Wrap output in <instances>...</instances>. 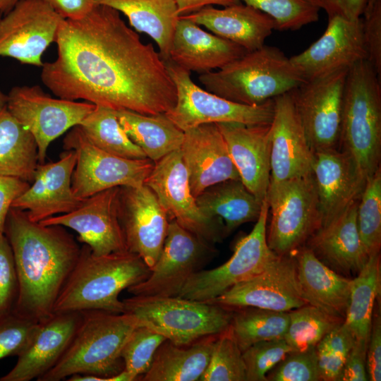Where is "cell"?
<instances>
[{"instance_id":"1","label":"cell","mask_w":381,"mask_h":381,"mask_svg":"<svg viewBox=\"0 0 381 381\" xmlns=\"http://www.w3.org/2000/svg\"><path fill=\"white\" fill-rule=\"evenodd\" d=\"M55 42L57 56L44 63L41 80L56 97L147 115L174 106L165 61L114 8L97 4L83 18L64 19Z\"/></svg>"},{"instance_id":"2","label":"cell","mask_w":381,"mask_h":381,"mask_svg":"<svg viewBox=\"0 0 381 381\" xmlns=\"http://www.w3.org/2000/svg\"><path fill=\"white\" fill-rule=\"evenodd\" d=\"M4 234L12 249L18 290L13 312L41 322L54 307L75 267L81 248L61 226L32 222L11 207Z\"/></svg>"},{"instance_id":"3","label":"cell","mask_w":381,"mask_h":381,"mask_svg":"<svg viewBox=\"0 0 381 381\" xmlns=\"http://www.w3.org/2000/svg\"><path fill=\"white\" fill-rule=\"evenodd\" d=\"M150 272L133 253L95 255L85 245L55 303L54 313L92 310L124 313L120 293L145 280Z\"/></svg>"},{"instance_id":"4","label":"cell","mask_w":381,"mask_h":381,"mask_svg":"<svg viewBox=\"0 0 381 381\" xmlns=\"http://www.w3.org/2000/svg\"><path fill=\"white\" fill-rule=\"evenodd\" d=\"M80 322L64 353L39 381H60L73 374L107 378L123 369V347L138 326L131 315L105 310L83 311Z\"/></svg>"},{"instance_id":"5","label":"cell","mask_w":381,"mask_h":381,"mask_svg":"<svg viewBox=\"0 0 381 381\" xmlns=\"http://www.w3.org/2000/svg\"><path fill=\"white\" fill-rule=\"evenodd\" d=\"M198 79L207 91L247 105L274 99L305 81L282 50L266 44Z\"/></svg>"},{"instance_id":"6","label":"cell","mask_w":381,"mask_h":381,"mask_svg":"<svg viewBox=\"0 0 381 381\" xmlns=\"http://www.w3.org/2000/svg\"><path fill=\"white\" fill-rule=\"evenodd\" d=\"M339 145L365 181L380 167L381 78L367 60L346 75Z\"/></svg>"},{"instance_id":"7","label":"cell","mask_w":381,"mask_h":381,"mask_svg":"<svg viewBox=\"0 0 381 381\" xmlns=\"http://www.w3.org/2000/svg\"><path fill=\"white\" fill-rule=\"evenodd\" d=\"M124 313L176 345L217 335L230 327L234 308L179 296H133L123 300Z\"/></svg>"},{"instance_id":"8","label":"cell","mask_w":381,"mask_h":381,"mask_svg":"<svg viewBox=\"0 0 381 381\" xmlns=\"http://www.w3.org/2000/svg\"><path fill=\"white\" fill-rule=\"evenodd\" d=\"M271 220L267 242L276 255L293 254L320 227L322 215L312 174L270 182L267 193Z\"/></svg>"},{"instance_id":"9","label":"cell","mask_w":381,"mask_h":381,"mask_svg":"<svg viewBox=\"0 0 381 381\" xmlns=\"http://www.w3.org/2000/svg\"><path fill=\"white\" fill-rule=\"evenodd\" d=\"M165 64L176 87V101L164 114L183 132L205 123H271L274 99L258 105L235 102L202 89L192 80L190 72L171 61H166Z\"/></svg>"},{"instance_id":"10","label":"cell","mask_w":381,"mask_h":381,"mask_svg":"<svg viewBox=\"0 0 381 381\" xmlns=\"http://www.w3.org/2000/svg\"><path fill=\"white\" fill-rule=\"evenodd\" d=\"M268 212L266 195L254 227L237 242L232 256L219 267L193 274L178 296L207 302L263 271L277 256L267 242Z\"/></svg>"},{"instance_id":"11","label":"cell","mask_w":381,"mask_h":381,"mask_svg":"<svg viewBox=\"0 0 381 381\" xmlns=\"http://www.w3.org/2000/svg\"><path fill=\"white\" fill-rule=\"evenodd\" d=\"M64 147L76 155L71 186L74 195L80 199L114 187L142 186L155 166L148 158L126 159L99 149L89 141L78 126L66 134Z\"/></svg>"},{"instance_id":"12","label":"cell","mask_w":381,"mask_h":381,"mask_svg":"<svg viewBox=\"0 0 381 381\" xmlns=\"http://www.w3.org/2000/svg\"><path fill=\"white\" fill-rule=\"evenodd\" d=\"M95 104L54 98L39 85L15 86L7 95L6 109L34 137L38 161L44 163L50 143L78 126Z\"/></svg>"},{"instance_id":"13","label":"cell","mask_w":381,"mask_h":381,"mask_svg":"<svg viewBox=\"0 0 381 381\" xmlns=\"http://www.w3.org/2000/svg\"><path fill=\"white\" fill-rule=\"evenodd\" d=\"M145 184L155 194L169 220H176L186 230L213 245L227 236L222 219L207 216L198 206L180 149L155 162Z\"/></svg>"},{"instance_id":"14","label":"cell","mask_w":381,"mask_h":381,"mask_svg":"<svg viewBox=\"0 0 381 381\" xmlns=\"http://www.w3.org/2000/svg\"><path fill=\"white\" fill-rule=\"evenodd\" d=\"M214 254L213 244L170 219L163 248L150 275L127 290L133 296H178L188 278Z\"/></svg>"},{"instance_id":"15","label":"cell","mask_w":381,"mask_h":381,"mask_svg":"<svg viewBox=\"0 0 381 381\" xmlns=\"http://www.w3.org/2000/svg\"><path fill=\"white\" fill-rule=\"evenodd\" d=\"M348 71L304 81L291 91L306 135L314 152L337 149L339 145Z\"/></svg>"},{"instance_id":"16","label":"cell","mask_w":381,"mask_h":381,"mask_svg":"<svg viewBox=\"0 0 381 381\" xmlns=\"http://www.w3.org/2000/svg\"><path fill=\"white\" fill-rule=\"evenodd\" d=\"M207 302L231 308L254 307L282 312L310 304L300 284L294 254L277 255L258 274Z\"/></svg>"},{"instance_id":"17","label":"cell","mask_w":381,"mask_h":381,"mask_svg":"<svg viewBox=\"0 0 381 381\" xmlns=\"http://www.w3.org/2000/svg\"><path fill=\"white\" fill-rule=\"evenodd\" d=\"M63 20L42 0H20L0 16V56L42 67Z\"/></svg>"},{"instance_id":"18","label":"cell","mask_w":381,"mask_h":381,"mask_svg":"<svg viewBox=\"0 0 381 381\" xmlns=\"http://www.w3.org/2000/svg\"><path fill=\"white\" fill-rule=\"evenodd\" d=\"M305 81L349 70L367 60L362 18H328L324 33L303 52L289 58Z\"/></svg>"},{"instance_id":"19","label":"cell","mask_w":381,"mask_h":381,"mask_svg":"<svg viewBox=\"0 0 381 381\" xmlns=\"http://www.w3.org/2000/svg\"><path fill=\"white\" fill-rule=\"evenodd\" d=\"M119 215L127 250L151 270L167 234L169 219L155 194L145 184L120 186Z\"/></svg>"},{"instance_id":"20","label":"cell","mask_w":381,"mask_h":381,"mask_svg":"<svg viewBox=\"0 0 381 381\" xmlns=\"http://www.w3.org/2000/svg\"><path fill=\"white\" fill-rule=\"evenodd\" d=\"M119 187L111 188L87 198L75 210L39 223L59 225L78 233V240L95 255L126 251L119 215Z\"/></svg>"},{"instance_id":"21","label":"cell","mask_w":381,"mask_h":381,"mask_svg":"<svg viewBox=\"0 0 381 381\" xmlns=\"http://www.w3.org/2000/svg\"><path fill=\"white\" fill-rule=\"evenodd\" d=\"M270 123V181L312 174L314 151L306 135L291 91L274 98Z\"/></svg>"},{"instance_id":"22","label":"cell","mask_w":381,"mask_h":381,"mask_svg":"<svg viewBox=\"0 0 381 381\" xmlns=\"http://www.w3.org/2000/svg\"><path fill=\"white\" fill-rule=\"evenodd\" d=\"M76 163L73 150H66L55 162L39 164L30 187L12 203L32 222H40L77 208L84 199L72 190L71 178Z\"/></svg>"},{"instance_id":"23","label":"cell","mask_w":381,"mask_h":381,"mask_svg":"<svg viewBox=\"0 0 381 381\" xmlns=\"http://www.w3.org/2000/svg\"><path fill=\"white\" fill-rule=\"evenodd\" d=\"M180 151L195 198L216 183L240 179L216 123L202 124L185 131Z\"/></svg>"},{"instance_id":"24","label":"cell","mask_w":381,"mask_h":381,"mask_svg":"<svg viewBox=\"0 0 381 381\" xmlns=\"http://www.w3.org/2000/svg\"><path fill=\"white\" fill-rule=\"evenodd\" d=\"M312 175L322 215L321 226L358 200L365 183L348 153L337 148L314 152Z\"/></svg>"},{"instance_id":"25","label":"cell","mask_w":381,"mask_h":381,"mask_svg":"<svg viewBox=\"0 0 381 381\" xmlns=\"http://www.w3.org/2000/svg\"><path fill=\"white\" fill-rule=\"evenodd\" d=\"M82 315V312L58 313L41 322L16 365L0 381L38 380L49 371L69 346Z\"/></svg>"},{"instance_id":"26","label":"cell","mask_w":381,"mask_h":381,"mask_svg":"<svg viewBox=\"0 0 381 381\" xmlns=\"http://www.w3.org/2000/svg\"><path fill=\"white\" fill-rule=\"evenodd\" d=\"M216 124L226 141L241 181L262 202L270 181V124Z\"/></svg>"},{"instance_id":"27","label":"cell","mask_w":381,"mask_h":381,"mask_svg":"<svg viewBox=\"0 0 381 381\" xmlns=\"http://www.w3.org/2000/svg\"><path fill=\"white\" fill-rule=\"evenodd\" d=\"M358 199L321 226L306 243L323 263L340 274H357L369 258L357 226Z\"/></svg>"},{"instance_id":"28","label":"cell","mask_w":381,"mask_h":381,"mask_svg":"<svg viewBox=\"0 0 381 381\" xmlns=\"http://www.w3.org/2000/svg\"><path fill=\"white\" fill-rule=\"evenodd\" d=\"M246 52L241 46L206 32L190 19L179 16L169 60L189 72L201 74L219 69Z\"/></svg>"},{"instance_id":"29","label":"cell","mask_w":381,"mask_h":381,"mask_svg":"<svg viewBox=\"0 0 381 381\" xmlns=\"http://www.w3.org/2000/svg\"><path fill=\"white\" fill-rule=\"evenodd\" d=\"M181 16L247 52L262 47L266 39L276 30L274 21L268 15L241 2L223 8L209 6Z\"/></svg>"},{"instance_id":"30","label":"cell","mask_w":381,"mask_h":381,"mask_svg":"<svg viewBox=\"0 0 381 381\" xmlns=\"http://www.w3.org/2000/svg\"><path fill=\"white\" fill-rule=\"evenodd\" d=\"M293 254L300 284L310 305L344 320L349 303L351 279L329 267L306 245Z\"/></svg>"},{"instance_id":"31","label":"cell","mask_w":381,"mask_h":381,"mask_svg":"<svg viewBox=\"0 0 381 381\" xmlns=\"http://www.w3.org/2000/svg\"><path fill=\"white\" fill-rule=\"evenodd\" d=\"M123 13L136 31L147 34L157 43L166 61L179 18L174 0H96Z\"/></svg>"},{"instance_id":"32","label":"cell","mask_w":381,"mask_h":381,"mask_svg":"<svg viewBox=\"0 0 381 381\" xmlns=\"http://www.w3.org/2000/svg\"><path fill=\"white\" fill-rule=\"evenodd\" d=\"M217 335L202 338L188 345L165 340L157 349L143 381L199 380L210 361Z\"/></svg>"},{"instance_id":"33","label":"cell","mask_w":381,"mask_h":381,"mask_svg":"<svg viewBox=\"0 0 381 381\" xmlns=\"http://www.w3.org/2000/svg\"><path fill=\"white\" fill-rule=\"evenodd\" d=\"M195 200L205 214L222 219L227 236L244 223L256 222L262 203L241 179H229L211 186Z\"/></svg>"},{"instance_id":"34","label":"cell","mask_w":381,"mask_h":381,"mask_svg":"<svg viewBox=\"0 0 381 381\" xmlns=\"http://www.w3.org/2000/svg\"><path fill=\"white\" fill-rule=\"evenodd\" d=\"M115 113L131 140L155 163L180 149L184 132L164 113L147 115L127 109Z\"/></svg>"},{"instance_id":"35","label":"cell","mask_w":381,"mask_h":381,"mask_svg":"<svg viewBox=\"0 0 381 381\" xmlns=\"http://www.w3.org/2000/svg\"><path fill=\"white\" fill-rule=\"evenodd\" d=\"M39 164L34 137L6 107L0 112V176L30 183Z\"/></svg>"},{"instance_id":"36","label":"cell","mask_w":381,"mask_h":381,"mask_svg":"<svg viewBox=\"0 0 381 381\" xmlns=\"http://www.w3.org/2000/svg\"><path fill=\"white\" fill-rule=\"evenodd\" d=\"M380 294V255L369 258L354 279H351L349 306L344 324L356 339L368 340L375 302Z\"/></svg>"},{"instance_id":"37","label":"cell","mask_w":381,"mask_h":381,"mask_svg":"<svg viewBox=\"0 0 381 381\" xmlns=\"http://www.w3.org/2000/svg\"><path fill=\"white\" fill-rule=\"evenodd\" d=\"M78 126L89 141L102 150L126 159L147 158L126 134L111 108L95 104Z\"/></svg>"},{"instance_id":"38","label":"cell","mask_w":381,"mask_h":381,"mask_svg":"<svg viewBox=\"0 0 381 381\" xmlns=\"http://www.w3.org/2000/svg\"><path fill=\"white\" fill-rule=\"evenodd\" d=\"M289 322V312L254 307L234 308L229 329L243 351L255 343L284 338Z\"/></svg>"},{"instance_id":"39","label":"cell","mask_w":381,"mask_h":381,"mask_svg":"<svg viewBox=\"0 0 381 381\" xmlns=\"http://www.w3.org/2000/svg\"><path fill=\"white\" fill-rule=\"evenodd\" d=\"M289 315L284 339L292 351L316 346L329 331L344 321L310 304L289 311Z\"/></svg>"},{"instance_id":"40","label":"cell","mask_w":381,"mask_h":381,"mask_svg":"<svg viewBox=\"0 0 381 381\" xmlns=\"http://www.w3.org/2000/svg\"><path fill=\"white\" fill-rule=\"evenodd\" d=\"M358 232L368 254L380 253L381 246V169L365 183L358 202Z\"/></svg>"},{"instance_id":"41","label":"cell","mask_w":381,"mask_h":381,"mask_svg":"<svg viewBox=\"0 0 381 381\" xmlns=\"http://www.w3.org/2000/svg\"><path fill=\"white\" fill-rule=\"evenodd\" d=\"M200 381H247L242 351L230 329L217 335Z\"/></svg>"},{"instance_id":"42","label":"cell","mask_w":381,"mask_h":381,"mask_svg":"<svg viewBox=\"0 0 381 381\" xmlns=\"http://www.w3.org/2000/svg\"><path fill=\"white\" fill-rule=\"evenodd\" d=\"M268 15L276 30H297L319 19L320 9L310 0H239Z\"/></svg>"},{"instance_id":"43","label":"cell","mask_w":381,"mask_h":381,"mask_svg":"<svg viewBox=\"0 0 381 381\" xmlns=\"http://www.w3.org/2000/svg\"><path fill=\"white\" fill-rule=\"evenodd\" d=\"M166 338L145 326H137L126 341L121 358L123 370L130 381L145 375L150 369L155 354Z\"/></svg>"},{"instance_id":"44","label":"cell","mask_w":381,"mask_h":381,"mask_svg":"<svg viewBox=\"0 0 381 381\" xmlns=\"http://www.w3.org/2000/svg\"><path fill=\"white\" fill-rule=\"evenodd\" d=\"M292 349L284 338L255 343L242 351L247 381H267V375Z\"/></svg>"},{"instance_id":"45","label":"cell","mask_w":381,"mask_h":381,"mask_svg":"<svg viewBox=\"0 0 381 381\" xmlns=\"http://www.w3.org/2000/svg\"><path fill=\"white\" fill-rule=\"evenodd\" d=\"M40 323L14 312L0 316V360L20 355L31 341Z\"/></svg>"},{"instance_id":"46","label":"cell","mask_w":381,"mask_h":381,"mask_svg":"<svg viewBox=\"0 0 381 381\" xmlns=\"http://www.w3.org/2000/svg\"><path fill=\"white\" fill-rule=\"evenodd\" d=\"M318 381L320 380L316 347L292 351L277 364L267 381Z\"/></svg>"},{"instance_id":"47","label":"cell","mask_w":381,"mask_h":381,"mask_svg":"<svg viewBox=\"0 0 381 381\" xmlns=\"http://www.w3.org/2000/svg\"><path fill=\"white\" fill-rule=\"evenodd\" d=\"M18 290L17 272L11 245L0 234V316L13 312Z\"/></svg>"},{"instance_id":"48","label":"cell","mask_w":381,"mask_h":381,"mask_svg":"<svg viewBox=\"0 0 381 381\" xmlns=\"http://www.w3.org/2000/svg\"><path fill=\"white\" fill-rule=\"evenodd\" d=\"M361 18L367 61L381 78V0H368Z\"/></svg>"},{"instance_id":"49","label":"cell","mask_w":381,"mask_h":381,"mask_svg":"<svg viewBox=\"0 0 381 381\" xmlns=\"http://www.w3.org/2000/svg\"><path fill=\"white\" fill-rule=\"evenodd\" d=\"M368 340L356 339L344 363L340 381L368 380L367 346Z\"/></svg>"},{"instance_id":"50","label":"cell","mask_w":381,"mask_h":381,"mask_svg":"<svg viewBox=\"0 0 381 381\" xmlns=\"http://www.w3.org/2000/svg\"><path fill=\"white\" fill-rule=\"evenodd\" d=\"M367 371L368 380H381V317L380 311L373 315L367 346Z\"/></svg>"},{"instance_id":"51","label":"cell","mask_w":381,"mask_h":381,"mask_svg":"<svg viewBox=\"0 0 381 381\" xmlns=\"http://www.w3.org/2000/svg\"><path fill=\"white\" fill-rule=\"evenodd\" d=\"M30 183L17 178L0 176V234H4L6 219L13 201Z\"/></svg>"},{"instance_id":"52","label":"cell","mask_w":381,"mask_h":381,"mask_svg":"<svg viewBox=\"0 0 381 381\" xmlns=\"http://www.w3.org/2000/svg\"><path fill=\"white\" fill-rule=\"evenodd\" d=\"M320 10L322 9L328 18L341 16L348 20L362 17L368 0H310Z\"/></svg>"},{"instance_id":"53","label":"cell","mask_w":381,"mask_h":381,"mask_svg":"<svg viewBox=\"0 0 381 381\" xmlns=\"http://www.w3.org/2000/svg\"><path fill=\"white\" fill-rule=\"evenodd\" d=\"M315 347L320 380L340 381L346 359L331 352L320 341Z\"/></svg>"},{"instance_id":"54","label":"cell","mask_w":381,"mask_h":381,"mask_svg":"<svg viewBox=\"0 0 381 381\" xmlns=\"http://www.w3.org/2000/svg\"><path fill=\"white\" fill-rule=\"evenodd\" d=\"M63 19L78 20L97 4L96 0H42Z\"/></svg>"},{"instance_id":"55","label":"cell","mask_w":381,"mask_h":381,"mask_svg":"<svg viewBox=\"0 0 381 381\" xmlns=\"http://www.w3.org/2000/svg\"><path fill=\"white\" fill-rule=\"evenodd\" d=\"M179 16L188 15L209 6H229L238 3L239 0H174Z\"/></svg>"},{"instance_id":"56","label":"cell","mask_w":381,"mask_h":381,"mask_svg":"<svg viewBox=\"0 0 381 381\" xmlns=\"http://www.w3.org/2000/svg\"><path fill=\"white\" fill-rule=\"evenodd\" d=\"M20 0H0V16L8 13Z\"/></svg>"},{"instance_id":"57","label":"cell","mask_w":381,"mask_h":381,"mask_svg":"<svg viewBox=\"0 0 381 381\" xmlns=\"http://www.w3.org/2000/svg\"><path fill=\"white\" fill-rule=\"evenodd\" d=\"M7 95H5L0 89V112L6 107Z\"/></svg>"}]
</instances>
